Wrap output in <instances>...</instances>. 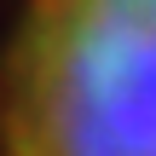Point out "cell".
Wrapping results in <instances>:
<instances>
[{
  "label": "cell",
  "mask_w": 156,
  "mask_h": 156,
  "mask_svg": "<svg viewBox=\"0 0 156 156\" xmlns=\"http://www.w3.org/2000/svg\"><path fill=\"white\" fill-rule=\"evenodd\" d=\"M0 156H156V0H29L0 52Z\"/></svg>",
  "instance_id": "6da1fadb"
}]
</instances>
